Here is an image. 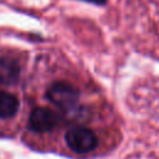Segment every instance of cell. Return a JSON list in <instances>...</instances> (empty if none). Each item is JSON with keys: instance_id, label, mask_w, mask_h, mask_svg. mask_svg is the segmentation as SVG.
I'll list each match as a JSON object with an SVG mask.
<instances>
[{"instance_id": "3", "label": "cell", "mask_w": 159, "mask_h": 159, "mask_svg": "<svg viewBox=\"0 0 159 159\" xmlns=\"http://www.w3.org/2000/svg\"><path fill=\"white\" fill-rule=\"evenodd\" d=\"M60 122L57 113L48 108L37 107L35 108L29 118V127L31 130L37 133H45L52 130Z\"/></svg>"}, {"instance_id": "1", "label": "cell", "mask_w": 159, "mask_h": 159, "mask_svg": "<svg viewBox=\"0 0 159 159\" xmlns=\"http://www.w3.org/2000/svg\"><path fill=\"white\" fill-rule=\"evenodd\" d=\"M46 97L55 106L60 107L61 109L68 111V109H72L77 104L80 92L71 83L55 82L48 87L46 92Z\"/></svg>"}, {"instance_id": "5", "label": "cell", "mask_w": 159, "mask_h": 159, "mask_svg": "<svg viewBox=\"0 0 159 159\" xmlns=\"http://www.w3.org/2000/svg\"><path fill=\"white\" fill-rule=\"evenodd\" d=\"M19 109V99L9 92L0 91V118H11Z\"/></svg>"}, {"instance_id": "6", "label": "cell", "mask_w": 159, "mask_h": 159, "mask_svg": "<svg viewBox=\"0 0 159 159\" xmlns=\"http://www.w3.org/2000/svg\"><path fill=\"white\" fill-rule=\"evenodd\" d=\"M81 1H86V2H89V4L97 5V6H103V5L107 4V0H81Z\"/></svg>"}, {"instance_id": "2", "label": "cell", "mask_w": 159, "mask_h": 159, "mask_svg": "<svg viewBox=\"0 0 159 159\" xmlns=\"http://www.w3.org/2000/svg\"><path fill=\"white\" fill-rule=\"evenodd\" d=\"M65 140L66 144L78 154L91 153L98 144L96 134L84 127H73L68 129L65 135Z\"/></svg>"}, {"instance_id": "4", "label": "cell", "mask_w": 159, "mask_h": 159, "mask_svg": "<svg viewBox=\"0 0 159 159\" xmlns=\"http://www.w3.org/2000/svg\"><path fill=\"white\" fill-rule=\"evenodd\" d=\"M20 77V65L10 57L0 58V83L12 84Z\"/></svg>"}]
</instances>
